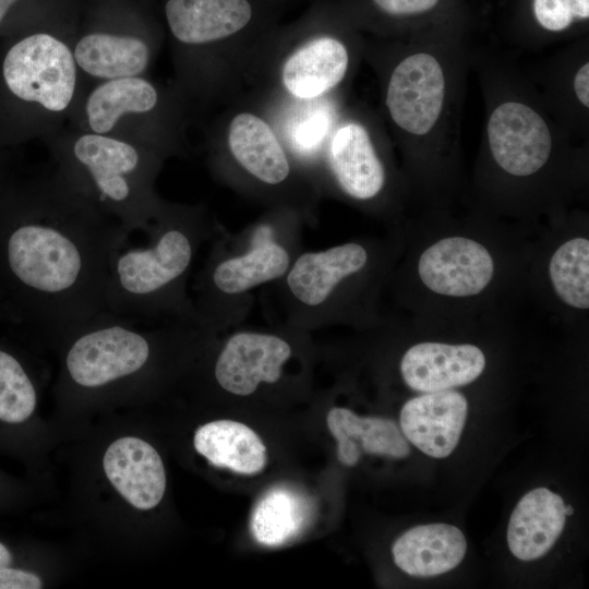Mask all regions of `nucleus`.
<instances>
[{"label": "nucleus", "mask_w": 589, "mask_h": 589, "mask_svg": "<svg viewBox=\"0 0 589 589\" xmlns=\"http://www.w3.org/2000/svg\"><path fill=\"white\" fill-rule=\"evenodd\" d=\"M26 199L2 241V261L25 317L58 346L104 310L111 261L130 235L57 168Z\"/></svg>", "instance_id": "obj_1"}, {"label": "nucleus", "mask_w": 589, "mask_h": 589, "mask_svg": "<svg viewBox=\"0 0 589 589\" xmlns=\"http://www.w3.org/2000/svg\"><path fill=\"white\" fill-rule=\"evenodd\" d=\"M145 233V245L125 244L115 254L104 310L136 323L165 315L190 321L196 314L188 303L184 284L205 233L201 213L164 204Z\"/></svg>", "instance_id": "obj_2"}, {"label": "nucleus", "mask_w": 589, "mask_h": 589, "mask_svg": "<svg viewBox=\"0 0 589 589\" xmlns=\"http://www.w3.org/2000/svg\"><path fill=\"white\" fill-rule=\"evenodd\" d=\"M56 168L131 235L146 232L164 203L154 190L161 155L121 137L61 130L47 139Z\"/></svg>", "instance_id": "obj_3"}, {"label": "nucleus", "mask_w": 589, "mask_h": 589, "mask_svg": "<svg viewBox=\"0 0 589 589\" xmlns=\"http://www.w3.org/2000/svg\"><path fill=\"white\" fill-rule=\"evenodd\" d=\"M139 324L103 310L64 336L58 345L62 390L111 395L142 386L155 369L160 347L179 332Z\"/></svg>", "instance_id": "obj_4"}, {"label": "nucleus", "mask_w": 589, "mask_h": 589, "mask_svg": "<svg viewBox=\"0 0 589 589\" xmlns=\"http://www.w3.org/2000/svg\"><path fill=\"white\" fill-rule=\"evenodd\" d=\"M8 92L32 108L47 139L62 130L83 94L72 44L50 32L14 43L2 61Z\"/></svg>", "instance_id": "obj_5"}, {"label": "nucleus", "mask_w": 589, "mask_h": 589, "mask_svg": "<svg viewBox=\"0 0 589 589\" xmlns=\"http://www.w3.org/2000/svg\"><path fill=\"white\" fill-rule=\"evenodd\" d=\"M163 94L145 75L97 82L83 93L69 120L72 128L112 135L165 153L155 136Z\"/></svg>", "instance_id": "obj_6"}, {"label": "nucleus", "mask_w": 589, "mask_h": 589, "mask_svg": "<svg viewBox=\"0 0 589 589\" xmlns=\"http://www.w3.org/2000/svg\"><path fill=\"white\" fill-rule=\"evenodd\" d=\"M444 98V71L434 56L426 52L409 55L393 70L386 106L392 120L405 132L429 133L442 113Z\"/></svg>", "instance_id": "obj_7"}, {"label": "nucleus", "mask_w": 589, "mask_h": 589, "mask_svg": "<svg viewBox=\"0 0 589 589\" xmlns=\"http://www.w3.org/2000/svg\"><path fill=\"white\" fill-rule=\"evenodd\" d=\"M486 133L496 164L507 173L527 177L548 161L552 137L543 118L531 107L505 101L491 113Z\"/></svg>", "instance_id": "obj_8"}, {"label": "nucleus", "mask_w": 589, "mask_h": 589, "mask_svg": "<svg viewBox=\"0 0 589 589\" xmlns=\"http://www.w3.org/2000/svg\"><path fill=\"white\" fill-rule=\"evenodd\" d=\"M291 356L284 338L268 333L239 332L230 336L214 365V377L226 392L253 394L261 383H275Z\"/></svg>", "instance_id": "obj_9"}, {"label": "nucleus", "mask_w": 589, "mask_h": 589, "mask_svg": "<svg viewBox=\"0 0 589 589\" xmlns=\"http://www.w3.org/2000/svg\"><path fill=\"white\" fill-rule=\"evenodd\" d=\"M418 273L422 283L435 293L469 297L489 285L494 262L481 243L465 237H449L421 254Z\"/></svg>", "instance_id": "obj_10"}, {"label": "nucleus", "mask_w": 589, "mask_h": 589, "mask_svg": "<svg viewBox=\"0 0 589 589\" xmlns=\"http://www.w3.org/2000/svg\"><path fill=\"white\" fill-rule=\"evenodd\" d=\"M72 50L82 79L97 83L145 75L155 47L149 37L136 31L94 28L77 36Z\"/></svg>", "instance_id": "obj_11"}, {"label": "nucleus", "mask_w": 589, "mask_h": 589, "mask_svg": "<svg viewBox=\"0 0 589 589\" xmlns=\"http://www.w3.org/2000/svg\"><path fill=\"white\" fill-rule=\"evenodd\" d=\"M103 470L118 494L133 508L151 510L163 500L167 478L155 447L137 436H122L109 444Z\"/></svg>", "instance_id": "obj_12"}, {"label": "nucleus", "mask_w": 589, "mask_h": 589, "mask_svg": "<svg viewBox=\"0 0 589 589\" xmlns=\"http://www.w3.org/2000/svg\"><path fill=\"white\" fill-rule=\"evenodd\" d=\"M468 412L465 396L454 390L430 392L409 399L400 411L404 435L421 452L445 458L456 448Z\"/></svg>", "instance_id": "obj_13"}, {"label": "nucleus", "mask_w": 589, "mask_h": 589, "mask_svg": "<svg viewBox=\"0 0 589 589\" xmlns=\"http://www.w3.org/2000/svg\"><path fill=\"white\" fill-rule=\"evenodd\" d=\"M166 23L185 48H203L244 29L254 15L250 0H167Z\"/></svg>", "instance_id": "obj_14"}, {"label": "nucleus", "mask_w": 589, "mask_h": 589, "mask_svg": "<svg viewBox=\"0 0 589 589\" xmlns=\"http://www.w3.org/2000/svg\"><path fill=\"white\" fill-rule=\"evenodd\" d=\"M485 368V357L473 345L420 342L410 347L400 362L406 384L418 392L430 393L467 385Z\"/></svg>", "instance_id": "obj_15"}, {"label": "nucleus", "mask_w": 589, "mask_h": 589, "mask_svg": "<svg viewBox=\"0 0 589 589\" xmlns=\"http://www.w3.org/2000/svg\"><path fill=\"white\" fill-rule=\"evenodd\" d=\"M348 64V50L341 40L315 36L288 56L281 68V83L297 98H316L342 81Z\"/></svg>", "instance_id": "obj_16"}, {"label": "nucleus", "mask_w": 589, "mask_h": 589, "mask_svg": "<svg viewBox=\"0 0 589 589\" xmlns=\"http://www.w3.org/2000/svg\"><path fill=\"white\" fill-rule=\"evenodd\" d=\"M368 261L365 249L349 242L318 252H304L289 267L287 286L302 304H323L347 277L360 272Z\"/></svg>", "instance_id": "obj_17"}, {"label": "nucleus", "mask_w": 589, "mask_h": 589, "mask_svg": "<svg viewBox=\"0 0 589 589\" xmlns=\"http://www.w3.org/2000/svg\"><path fill=\"white\" fill-rule=\"evenodd\" d=\"M290 267L288 251L266 241L247 253L214 261L201 278V306L218 294H239L284 276Z\"/></svg>", "instance_id": "obj_18"}, {"label": "nucleus", "mask_w": 589, "mask_h": 589, "mask_svg": "<svg viewBox=\"0 0 589 589\" xmlns=\"http://www.w3.org/2000/svg\"><path fill=\"white\" fill-rule=\"evenodd\" d=\"M563 498L546 488L524 495L514 508L507 544L515 557L533 561L545 555L561 536L566 519Z\"/></svg>", "instance_id": "obj_19"}, {"label": "nucleus", "mask_w": 589, "mask_h": 589, "mask_svg": "<svg viewBox=\"0 0 589 589\" xmlns=\"http://www.w3.org/2000/svg\"><path fill=\"white\" fill-rule=\"evenodd\" d=\"M332 171L349 196L369 200L384 187L385 171L366 129L356 122L342 124L329 146Z\"/></svg>", "instance_id": "obj_20"}, {"label": "nucleus", "mask_w": 589, "mask_h": 589, "mask_svg": "<svg viewBox=\"0 0 589 589\" xmlns=\"http://www.w3.org/2000/svg\"><path fill=\"white\" fill-rule=\"evenodd\" d=\"M467 542L462 532L447 524L413 527L393 544L395 564L406 574L432 577L454 569L462 561Z\"/></svg>", "instance_id": "obj_21"}, {"label": "nucleus", "mask_w": 589, "mask_h": 589, "mask_svg": "<svg viewBox=\"0 0 589 589\" xmlns=\"http://www.w3.org/2000/svg\"><path fill=\"white\" fill-rule=\"evenodd\" d=\"M326 423L337 442V458L347 467L357 465L362 450L397 459L410 454L407 440L389 419L360 417L350 409L334 407Z\"/></svg>", "instance_id": "obj_22"}, {"label": "nucleus", "mask_w": 589, "mask_h": 589, "mask_svg": "<svg viewBox=\"0 0 589 589\" xmlns=\"http://www.w3.org/2000/svg\"><path fill=\"white\" fill-rule=\"evenodd\" d=\"M227 145L235 160L253 178L276 185L290 173V164L271 125L252 112L236 115L228 125Z\"/></svg>", "instance_id": "obj_23"}, {"label": "nucleus", "mask_w": 589, "mask_h": 589, "mask_svg": "<svg viewBox=\"0 0 589 589\" xmlns=\"http://www.w3.org/2000/svg\"><path fill=\"white\" fill-rule=\"evenodd\" d=\"M193 445L212 465L241 474L259 473L267 462L261 437L250 426L233 420L201 425L194 433Z\"/></svg>", "instance_id": "obj_24"}, {"label": "nucleus", "mask_w": 589, "mask_h": 589, "mask_svg": "<svg viewBox=\"0 0 589 589\" xmlns=\"http://www.w3.org/2000/svg\"><path fill=\"white\" fill-rule=\"evenodd\" d=\"M313 504L297 489L277 485L267 490L255 504L250 530L260 544L280 546L299 537L311 524Z\"/></svg>", "instance_id": "obj_25"}, {"label": "nucleus", "mask_w": 589, "mask_h": 589, "mask_svg": "<svg viewBox=\"0 0 589 589\" xmlns=\"http://www.w3.org/2000/svg\"><path fill=\"white\" fill-rule=\"evenodd\" d=\"M37 405L38 388L28 369L19 357L0 347V432L28 423Z\"/></svg>", "instance_id": "obj_26"}, {"label": "nucleus", "mask_w": 589, "mask_h": 589, "mask_svg": "<svg viewBox=\"0 0 589 589\" xmlns=\"http://www.w3.org/2000/svg\"><path fill=\"white\" fill-rule=\"evenodd\" d=\"M550 279L558 298L566 304L589 308V241L574 238L563 243L549 264Z\"/></svg>", "instance_id": "obj_27"}, {"label": "nucleus", "mask_w": 589, "mask_h": 589, "mask_svg": "<svg viewBox=\"0 0 589 589\" xmlns=\"http://www.w3.org/2000/svg\"><path fill=\"white\" fill-rule=\"evenodd\" d=\"M533 13L543 28L561 32L589 17V0H533Z\"/></svg>", "instance_id": "obj_28"}, {"label": "nucleus", "mask_w": 589, "mask_h": 589, "mask_svg": "<svg viewBox=\"0 0 589 589\" xmlns=\"http://www.w3.org/2000/svg\"><path fill=\"white\" fill-rule=\"evenodd\" d=\"M43 587L40 577L20 567L0 569V589H39Z\"/></svg>", "instance_id": "obj_29"}, {"label": "nucleus", "mask_w": 589, "mask_h": 589, "mask_svg": "<svg viewBox=\"0 0 589 589\" xmlns=\"http://www.w3.org/2000/svg\"><path fill=\"white\" fill-rule=\"evenodd\" d=\"M382 11L389 15L401 16L421 13L432 9L438 0H372Z\"/></svg>", "instance_id": "obj_30"}, {"label": "nucleus", "mask_w": 589, "mask_h": 589, "mask_svg": "<svg viewBox=\"0 0 589 589\" xmlns=\"http://www.w3.org/2000/svg\"><path fill=\"white\" fill-rule=\"evenodd\" d=\"M574 89L578 100L589 107V63L582 64L575 74Z\"/></svg>", "instance_id": "obj_31"}, {"label": "nucleus", "mask_w": 589, "mask_h": 589, "mask_svg": "<svg viewBox=\"0 0 589 589\" xmlns=\"http://www.w3.org/2000/svg\"><path fill=\"white\" fill-rule=\"evenodd\" d=\"M21 0H0V26L11 12V10L20 2Z\"/></svg>", "instance_id": "obj_32"}]
</instances>
